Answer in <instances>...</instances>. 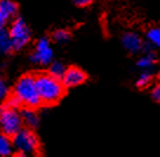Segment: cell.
<instances>
[{"label": "cell", "mask_w": 160, "mask_h": 157, "mask_svg": "<svg viewBox=\"0 0 160 157\" xmlns=\"http://www.w3.org/2000/svg\"><path fill=\"white\" fill-rule=\"evenodd\" d=\"M12 93L19 98L22 107H33L38 109L42 105L39 91L37 87L35 75L26 73L17 81Z\"/></svg>", "instance_id": "obj_2"}, {"label": "cell", "mask_w": 160, "mask_h": 157, "mask_svg": "<svg viewBox=\"0 0 160 157\" xmlns=\"http://www.w3.org/2000/svg\"><path fill=\"white\" fill-rule=\"evenodd\" d=\"M86 79H87V75L85 73V71H82L80 67H77V66H71V67H67L61 81L67 89H71V87H77L84 84Z\"/></svg>", "instance_id": "obj_7"}, {"label": "cell", "mask_w": 160, "mask_h": 157, "mask_svg": "<svg viewBox=\"0 0 160 157\" xmlns=\"http://www.w3.org/2000/svg\"><path fill=\"white\" fill-rule=\"evenodd\" d=\"M159 77H160V73H159Z\"/></svg>", "instance_id": "obj_21"}, {"label": "cell", "mask_w": 160, "mask_h": 157, "mask_svg": "<svg viewBox=\"0 0 160 157\" xmlns=\"http://www.w3.org/2000/svg\"><path fill=\"white\" fill-rule=\"evenodd\" d=\"M14 51H20L27 46L31 40V30L21 17H17L11 21L8 27Z\"/></svg>", "instance_id": "obj_5"}, {"label": "cell", "mask_w": 160, "mask_h": 157, "mask_svg": "<svg viewBox=\"0 0 160 157\" xmlns=\"http://www.w3.org/2000/svg\"><path fill=\"white\" fill-rule=\"evenodd\" d=\"M25 127L21 111H19L15 107H7L2 104L1 110H0V128H1V133H5L7 136L13 137L15 133Z\"/></svg>", "instance_id": "obj_4"}, {"label": "cell", "mask_w": 160, "mask_h": 157, "mask_svg": "<svg viewBox=\"0 0 160 157\" xmlns=\"http://www.w3.org/2000/svg\"><path fill=\"white\" fill-rule=\"evenodd\" d=\"M11 93H12V92H10V89H8V86L6 84L5 79L1 78V81H0V98H1V101L2 102L5 101Z\"/></svg>", "instance_id": "obj_18"}, {"label": "cell", "mask_w": 160, "mask_h": 157, "mask_svg": "<svg viewBox=\"0 0 160 157\" xmlns=\"http://www.w3.org/2000/svg\"><path fill=\"white\" fill-rule=\"evenodd\" d=\"M93 1H94V0H73V3H74V5L77 6V7H87V6H90Z\"/></svg>", "instance_id": "obj_20"}, {"label": "cell", "mask_w": 160, "mask_h": 157, "mask_svg": "<svg viewBox=\"0 0 160 157\" xmlns=\"http://www.w3.org/2000/svg\"><path fill=\"white\" fill-rule=\"evenodd\" d=\"M146 39L155 50L160 51V27H151L146 32Z\"/></svg>", "instance_id": "obj_14"}, {"label": "cell", "mask_w": 160, "mask_h": 157, "mask_svg": "<svg viewBox=\"0 0 160 157\" xmlns=\"http://www.w3.org/2000/svg\"><path fill=\"white\" fill-rule=\"evenodd\" d=\"M35 81L42 105L50 107L59 103L67 89L60 78L52 76L50 72H40L35 75Z\"/></svg>", "instance_id": "obj_1"}, {"label": "cell", "mask_w": 160, "mask_h": 157, "mask_svg": "<svg viewBox=\"0 0 160 157\" xmlns=\"http://www.w3.org/2000/svg\"><path fill=\"white\" fill-rule=\"evenodd\" d=\"M151 95H152V98H153L155 102L160 103V81H158V83L155 84L154 87L152 89Z\"/></svg>", "instance_id": "obj_19"}, {"label": "cell", "mask_w": 160, "mask_h": 157, "mask_svg": "<svg viewBox=\"0 0 160 157\" xmlns=\"http://www.w3.org/2000/svg\"><path fill=\"white\" fill-rule=\"evenodd\" d=\"M12 51H14L13 43L11 39L8 29L6 30L5 27H1L0 30V52L2 55H8Z\"/></svg>", "instance_id": "obj_12"}, {"label": "cell", "mask_w": 160, "mask_h": 157, "mask_svg": "<svg viewBox=\"0 0 160 157\" xmlns=\"http://www.w3.org/2000/svg\"><path fill=\"white\" fill-rule=\"evenodd\" d=\"M18 4L13 0H0V26L5 27L7 24L17 18Z\"/></svg>", "instance_id": "obj_8"}, {"label": "cell", "mask_w": 160, "mask_h": 157, "mask_svg": "<svg viewBox=\"0 0 160 157\" xmlns=\"http://www.w3.org/2000/svg\"><path fill=\"white\" fill-rule=\"evenodd\" d=\"M21 116H22V121H24V125L30 129H34L39 125L40 118L38 116L37 109L33 107H22L21 110Z\"/></svg>", "instance_id": "obj_10"}, {"label": "cell", "mask_w": 160, "mask_h": 157, "mask_svg": "<svg viewBox=\"0 0 160 157\" xmlns=\"http://www.w3.org/2000/svg\"><path fill=\"white\" fill-rule=\"evenodd\" d=\"M121 44L128 53L137 55L139 52H142L145 41L135 32H126L124 33V36L121 37Z\"/></svg>", "instance_id": "obj_9"}, {"label": "cell", "mask_w": 160, "mask_h": 157, "mask_svg": "<svg viewBox=\"0 0 160 157\" xmlns=\"http://www.w3.org/2000/svg\"><path fill=\"white\" fill-rule=\"evenodd\" d=\"M153 79V76L150 71H144L140 73V76L138 77V81H137V86L140 89H144L151 84V81Z\"/></svg>", "instance_id": "obj_17"}, {"label": "cell", "mask_w": 160, "mask_h": 157, "mask_svg": "<svg viewBox=\"0 0 160 157\" xmlns=\"http://www.w3.org/2000/svg\"><path fill=\"white\" fill-rule=\"evenodd\" d=\"M30 59L33 64L38 65H50L53 61V49L48 38L42 37L38 39L35 43L34 50L31 53Z\"/></svg>", "instance_id": "obj_6"}, {"label": "cell", "mask_w": 160, "mask_h": 157, "mask_svg": "<svg viewBox=\"0 0 160 157\" xmlns=\"http://www.w3.org/2000/svg\"><path fill=\"white\" fill-rule=\"evenodd\" d=\"M15 152L14 144L12 137L7 136L5 133H1L0 136V155L2 157L12 156Z\"/></svg>", "instance_id": "obj_13"}, {"label": "cell", "mask_w": 160, "mask_h": 157, "mask_svg": "<svg viewBox=\"0 0 160 157\" xmlns=\"http://www.w3.org/2000/svg\"><path fill=\"white\" fill-rule=\"evenodd\" d=\"M12 139L18 156H34L40 152L39 139L30 128H22L12 137Z\"/></svg>", "instance_id": "obj_3"}, {"label": "cell", "mask_w": 160, "mask_h": 157, "mask_svg": "<svg viewBox=\"0 0 160 157\" xmlns=\"http://www.w3.org/2000/svg\"><path fill=\"white\" fill-rule=\"evenodd\" d=\"M155 63H157V56H155L154 51L144 52V55L137 61V67L142 71H150L155 65Z\"/></svg>", "instance_id": "obj_11"}, {"label": "cell", "mask_w": 160, "mask_h": 157, "mask_svg": "<svg viewBox=\"0 0 160 157\" xmlns=\"http://www.w3.org/2000/svg\"><path fill=\"white\" fill-rule=\"evenodd\" d=\"M52 39L58 44H65L71 39L70 31L65 30V29H58L52 33Z\"/></svg>", "instance_id": "obj_16"}, {"label": "cell", "mask_w": 160, "mask_h": 157, "mask_svg": "<svg viewBox=\"0 0 160 157\" xmlns=\"http://www.w3.org/2000/svg\"><path fill=\"white\" fill-rule=\"evenodd\" d=\"M66 70H67V67H66L61 61L59 60H55V61H52L48 66V71L52 76L57 77V78H60V79H62V77L65 75Z\"/></svg>", "instance_id": "obj_15"}]
</instances>
